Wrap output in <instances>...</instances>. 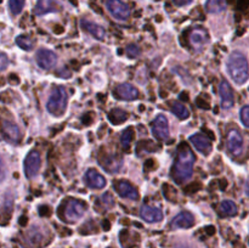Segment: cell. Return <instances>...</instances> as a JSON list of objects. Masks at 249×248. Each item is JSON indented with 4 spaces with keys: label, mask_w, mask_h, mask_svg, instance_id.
Wrapping results in <instances>:
<instances>
[{
    "label": "cell",
    "mask_w": 249,
    "mask_h": 248,
    "mask_svg": "<svg viewBox=\"0 0 249 248\" xmlns=\"http://www.w3.org/2000/svg\"><path fill=\"white\" fill-rule=\"evenodd\" d=\"M85 180H87L88 186L91 187V189H104L105 185H106L105 177L94 169L88 170L87 174H85Z\"/></svg>",
    "instance_id": "18"
},
{
    "label": "cell",
    "mask_w": 249,
    "mask_h": 248,
    "mask_svg": "<svg viewBox=\"0 0 249 248\" xmlns=\"http://www.w3.org/2000/svg\"><path fill=\"white\" fill-rule=\"evenodd\" d=\"M240 114H241V121H242L243 125L248 126L249 125V107L243 106L242 109H241Z\"/></svg>",
    "instance_id": "29"
},
{
    "label": "cell",
    "mask_w": 249,
    "mask_h": 248,
    "mask_svg": "<svg viewBox=\"0 0 249 248\" xmlns=\"http://www.w3.org/2000/svg\"><path fill=\"white\" fill-rule=\"evenodd\" d=\"M126 53H128L130 57H138V56L140 55V49L136 45H129L128 48H126Z\"/></svg>",
    "instance_id": "30"
},
{
    "label": "cell",
    "mask_w": 249,
    "mask_h": 248,
    "mask_svg": "<svg viewBox=\"0 0 249 248\" xmlns=\"http://www.w3.org/2000/svg\"><path fill=\"white\" fill-rule=\"evenodd\" d=\"M179 248H189V247H179Z\"/></svg>",
    "instance_id": "34"
},
{
    "label": "cell",
    "mask_w": 249,
    "mask_h": 248,
    "mask_svg": "<svg viewBox=\"0 0 249 248\" xmlns=\"http://www.w3.org/2000/svg\"><path fill=\"white\" fill-rule=\"evenodd\" d=\"M195 155L186 143H181L178 148V156L173 167V177L178 184L186 182L191 179L194 172Z\"/></svg>",
    "instance_id": "1"
},
{
    "label": "cell",
    "mask_w": 249,
    "mask_h": 248,
    "mask_svg": "<svg viewBox=\"0 0 249 248\" xmlns=\"http://www.w3.org/2000/svg\"><path fill=\"white\" fill-rule=\"evenodd\" d=\"M207 40V34L206 32L202 31V29H195L191 33V43L195 46H199Z\"/></svg>",
    "instance_id": "26"
},
{
    "label": "cell",
    "mask_w": 249,
    "mask_h": 248,
    "mask_svg": "<svg viewBox=\"0 0 249 248\" xmlns=\"http://www.w3.org/2000/svg\"><path fill=\"white\" fill-rule=\"evenodd\" d=\"M133 136H134V130L131 128H128L125 129V130L122 133V136H121V141H122V145L124 146V147H128L129 143H130V141L133 140Z\"/></svg>",
    "instance_id": "28"
},
{
    "label": "cell",
    "mask_w": 249,
    "mask_h": 248,
    "mask_svg": "<svg viewBox=\"0 0 249 248\" xmlns=\"http://www.w3.org/2000/svg\"><path fill=\"white\" fill-rule=\"evenodd\" d=\"M99 162L101 167L109 173L118 172L123 164L122 158L119 156L111 155V153H101L99 156Z\"/></svg>",
    "instance_id": "7"
},
{
    "label": "cell",
    "mask_w": 249,
    "mask_h": 248,
    "mask_svg": "<svg viewBox=\"0 0 249 248\" xmlns=\"http://www.w3.org/2000/svg\"><path fill=\"white\" fill-rule=\"evenodd\" d=\"M152 133L160 140H167L169 138V125L168 119L164 116H158L152 123Z\"/></svg>",
    "instance_id": "10"
},
{
    "label": "cell",
    "mask_w": 249,
    "mask_h": 248,
    "mask_svg": "<svg viewBox=\"0 0 249 248\" xmlns=\"http://www.w3.org/2000/svg\"><path fill=\"white\" fill-rule=\"evenodd\" d=\"M220 212L223 215H235L237 213V207L232 201L225 199V201L221 202Z\"/></svg>",
    "instance_id": "23"
},
{
    "label": "cell",
    "mask_w": 249,
    "mask_h": 248,
    "mask_svg": "<svg viewBox=\"0 0 249 248\" xmlns=\"http://www.w3.org/2000/svg\"><path fill=\"white\" fill-rule=\"evenodd\" d=\"M80 26H82V28L84 29V31H87L88 33L91 34L94 38L99 39V40H104L105 39V34H106L105 33V29L102 28L101 26H99V24L88 21V19H82V21H80Z\"/></svg>",
    "instance_id": "19"
},
{
    "label": "cell",
    "mask_w": 249,
    "mask_h": 248,
    "mask_svg": "<svg viewBox=\"0 0 249 248\" xmlns=\"http://www.w3.org/2000/svg\"><path fill=\"white\" fill-rule=\"evenodd\" d=\"M16 44L19 46V48L23 49V50H27V51L32 50V49L34 48V41L32 40L28 35H23V34H21V35L17 36Z\"/></svg>",
    "instance_id": "25"
},
{
    "label": "cell",
    "mask_w": 249,
    "mask_h": 248,
    "mask_svg": "<svg viewBox=\"0 0 249 248\" xmlns=\"http://www.w3.org/2000/svg\"><path fill=\"white\" fill-rule=\"evenodd\" d=\"M140 216L147 223H158L163 219V212L157 207L143 204L140 209Z\"/></svg>",
    "instance_id": "11"
},
{
    "label": "cell",
    "mask_w": 249,
    "mask_h": 248,
    "mask_svg": "<svg viewBox=\"0 0 249 248\" xmlns=\"http://www.w3.org/2000/svg\"><path fill=\"white\" fill-rule=\"evenodd\" d=\"M206 9L211 14H219L226 9V2L225 0H207Z\"/></svg>",
    "instance_id": "21"
},
{
    "label": "cell",
    "mask_w": 249,
    "mask_h": 248,
    "mask_svg": "<svg viewBox=\"0 0 249 248\" xmlns=\"http://www.w3.org/2000/svg\"><path fill=\"white\" fill-rule=\"evenodd\" d=\"M116 95L118 99L126 100V101H131V100L139 99L140 94H139V90L136 89L134 85L129 84V83H124L117 87L116 89Z\"/></svg>",
    "instance_id": "12"
},
{
    "label": "cell",
    "mask_w": 249,
    "mask_h": 248,
    "mask_svg": "<svg viewBox=\"0 0 249 248\" xmlns=\"http://www.w3.org/2000/svg\"><path fill=\"white\" fill-rule=\"evenodd\" d=\"M40 155L36 151H31L24 159V174H26V177L29 179L36 177L40 169Z\"/></svg>",
    "instance_id": "6"
},
{
    "label": "cell",
    "mask_w": 249,
    "mask_h": 248,
    "mask_svg": "<svg viewBox=\"0 0 249 248\" xmlns=\"http://www.w3.org/2000/svg\"><path fill=\"white\" fill-rule=\"evenodd\" d=\"M228 148L233 156H241L243 151V138L240 131L231 130L228 135Z\"/></svg>",
    "instance_id": "9"
},
{
    "label": "cell",
    "mask_w": 249,
    "mask_h": 248,
    "mask_svg": "<svg viewBox=\"0 0 249 248\" xmlns=\"http://www.w3.org/2000/svg\"><path fill=\"white\" fill-rule=\"evenodd\" d=\"M116 189L117 191H118L119 196L124 197V198H129V199L139 198L138 190H136L130 182L126 181V180H121V181H118Z\"/></svg>",
    "instance_id": "17"
},
{
    "label": "cell",
    "mask_w": 249,
    "mask_h": 248,
    "mask_svg": "<svg viewBox=\"0 0 249 248\" xmlns=\"http://www.w3.org/2000/svg\"><path fill=\"white\" fill-rule=\"evenodd\" d=\"M173 1H174V4L178 5V6H185V5L190 4L192 0H173Z\"/></svg>",
    "instance_id": "32"
},
{
    "label": "cell",
    "mask_w": 249,
    "mask_h": 248,
    "mask_svg": "<svg viewBox=\"0 0 249 248\" xmlns=\"http://www.w3.org/2000/svg\"><path fill=\"white\" fill-rule=\"evenodd\" d=\"M2 175H4V163L0 159V177H2Z\"/></svg>",
    "instance_id": "33"
},
{
    "label": "cell",
    "mask_w": 249,
    "mask_h": 248,
    "mask_svg": "<svg viewBox=\"0 0 249 248\" xmlns=\"http://www.w3.org/2000/svg\"><path fill=\"white\" fill-rule=\"evenodd\" d=\"M36 63H38V66L41 68V70L49 71L56 65L57 57H56L55 53H53L51 50L40 49V50L36 53Z\"/></svg>",
    "instance_id": "8"
},
{
    "label": "cell",
    "mask_w": 249,
    "mask_h": 248,
    "mask_svg": "<svg viewBox=\"0 0 249 248\" xmlns=\"http://www.w3.org/2000/svg\"><path fill=\"white\" fill-rule=\"evenodd\" d=\"M87 209V204L79 199H70L66 203L65 207V215L63 218L68 221V223H74V221L79 220Z\"/></svg>",
    "instance_id": "4"
},
{
    "label": "cell",
    "mask_w": 249,
    "mask_h": 248,
    "mask_svg": "<svg viewBox=\"0 0 249 248\" xmlns=\"http://www.w3.org/2000/svg\"><path fill=\"white\" fill-rule=\"evenodd\" d=\"M172 112L179 119H186L189 118L190 116L189 109H187L184 105L180 104V102H174V104L172 105Z\"/></svg>",
    "instance_id": "24"
},
{
    "label": "cell",
    "mask_w": 249,
    "mask_h": 248,
    "mask_svg": "<svg viewBox=\"0 0 249 248\" xmlns=\"http://www.w3.org/2000/svg\"><path fill=\"white\" fill-rule=\"evenodd\" d=\"M24 0H9V7L12 15H18L23 10Z\"/></svg>",
    "instance_id": "27"
},
{
    "label": "cell",
    "mask_w": 249,
    "mask_h": 248,
    "mask_svg": "<svg viewBox=\"0 0 249 248\" xmlns=\"http://www.w3.org/2000/svg\"><path fill=\"white\" fill-rule=\"evenodd\" d=\"M190 141L192 145L197 148L203 155H208L212 151V142L201 133H197L195 135L190 136Z\"/></svg>",
    "instance_id": "14"
},
{
    "label": "cell",
    "mask_w": 249,
    "mask_h": 248,
    "mask_svg": "<svg viewBox=\"0 0 249 248\" xmlns=\"http://www.w3.org/2000/svg\"><path fill=\"white\" fill-rule=\"evenodd\" d=\"M9 65V57L4 53H0V72L4 71Z\"/></svg>",
    "instance_id": "31"
},
{
    "label": "cell",
    "mask_w": 249,
    "mask_h": 248,
    "mask_svg": "<svg viewBox=\"0 0 249 248\" xmlns=\"http://www.w3.org/2000/svg\"><path fill=\"white\" fill-rule=\"evenodd\" d=\"M195 218L190 212H181L172 221L173 229H189L194 226Z\"/></svg>",
    "instance_id": "15"
},
{
    "label": "cell",
    "mask_w": 249,
    "mask_h": 248,
    "mask_svg": "<svg viewBox=\"0 0 249 248\" xmlns=\"http://www.w3.org/2000/svg\"><path fill=\"white\" fill-rule=\"evenodd\" d=\"M106 6L108 9L109 14L119 21H124L130 16V9L125 2L122 0H107Z\"/></svg>",
    "instance_id": "5"
},
{
    "label": "cell",
    "mask_w": 249,
    "mask_h": 248,
    "mask_svg": "<svg viewBox=\"0 0 249 248\" xmlns=\"http://www.w3.org/2000/svg\"><path fill=\"white\" fill-rule=\"evenodd\" d=\"M60 10V5L56 0H38L36 7H34V14L36 16L49 14V12H56Z\"/></svg>",
    "instance_id": "16"
},
{
    "label": "cell",
    "mask_w": 249,
    "mask_h": 248,
    "mask_svg": "<svg viewBox=\"0 0 249 248\" xmlns=\"http://www.w3.org/2000/svg\"><path fill=\"white\" fill-rule=\"evenodd\" d=\"M128 117H129L128 113H126L125 111H123V109H119V108L113 109V111H111V113L108 114V119L112 122V123L116 124V125H118V124L125 122L126 119H128Z\"/></svg>",
    "instance_id": "22"
},
{
    "label": "cell",
    "mask_w": 249,
    "mask_h": 248,
    "mask_svg": "<svg viewBox=\"0 0 249 248\" xmlns=\"http://www.w3.org/2000/svg\"><path fill=\"white\" fill-rule=\"evenodd\" d=\"M219 92L221 97V107L225 109H229L233 105V91L231 89L230 84L226 80H223L219 85Z\"/></svg>",
    "instance_id": "13"
},
{
    "label": "cell",
    "mask_w": 249,
    "mask_h": 248,
    "mask_svg": "<svg viewBox=\"0 0 249 248\" xmlns=\"http://www.w3.org/2000/svg\"><path fill=\"white\" fill-rule=\"evenodd\" d=\"M67 91H66L65 88L58 85V87H55L53 89L50 99H49L48 105H46V108L51 114L62 116L65 113L66 108H67Z\"/></svg>",
    "instance_id": "3"
},
{
    "label": "cell",
    "mask_w": 249,
    "mask_h": 248,
    "mask_svg": "<svg viewBox=\"0 0 249 248\" xmlns=\"http://www.w3.org/2000/svg\"><path fill=\"white\" fill-rule=\"evenodd\" d=\"M228 72L231 79L237 85L245 84L248 80V62L243 53L233 51L228 58Z\"/></svg>",
    "instance_id": "2"
},
{
    "label": "cell",
    "mask_w": 249,
    "mask_h": 248,
    "mask_svg": "<svg viewBox=\"0 0 249 248\" xmlns=\"http://www.w3.org/2000/svg\"><path fill=\"white\" fill-rule=\"evenodd\" d=\"M2 131H4L5 136H7V138L11 141H14V142H17V141L21 140L22 138V134L21 131H19L18 126L15 123H12V122L5 121L4 123H2Z\"/></svg>",
    "instance_id": "20"
}]
</instances>
